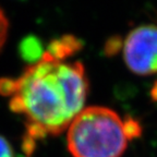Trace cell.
<instances>
[{
    "label": "cell",
    "instance_id": "6da1fadb",
    "mask_svg": "<svg viewBox=\"0 0 157 157\" xmlns=\"http://www.w3.org/2000/svg\"><path fill=\"white\" fill-rule=\"evenodd\" d=\"M88 82L83 64L46 52L15 78L0 80L10 109L23 116L33 139L63 132L85 105Z\"/></svg>",
    "mask_w": 157,
    "mask_h": 157
},
{
    "label": "cell",
    "instance_id": "7a4b0ae2",
    "mask_svg": "<svg viewBox=\"0 0 157 157\" xmlns=\"http://www.w3.org/2000/svg\"><path fill=\"white\" fill-rule=\"evenodd\" d=\"M140 133L137 121L122 119L110 108L91 106L67 129V146L72 157H121L129 140Z\"/></svg>",
    "mask_w": 157,
    "mask_h": 157
},
{
    "label": "cell",
    "instance_id": "3957f363",
    "mask_svg": "<svg viewBox=\"0 0 157 157\" xmlns=\"http://www.w3.org/2000/svg\"><path fill=\"white\" fill-rule=\"evenodd\" d=\"M127 67L139 75L157 73V26L142 25L132 29L123 44Z\"/></svg>",
    "mask_w": 157,
    "mask_h": 157
},
{
    "label": "cell",
    "instance_id": "277c9868",
    "mask_svg": "<svg viewBox=\"0 0 157 157\" xmlns=\"http://www.w3.org/2000/svg\"><path fill=\"white\" fill-rule=\"evenodd\" d=\"M8 31H9V21L5 11L0 7V50L7 40Z\"/></svg>",
    "mask_w": 157,
    "mask_h": 157
},
{
    "label": "cell",
    "instance_id": "5b68a950",
    "mask_svg": "<svg viewBox=\"0 0 157 157\" xmlns=\"http://www.w3.org/2000/svg\"><path fill=\"white\" fill-rule=\"evenodd\" d=\"M0 157H14L12 146L2 135H0Z\"/></svg>",
    "mask_w": 157,
    "mask_h": 157
}]
</instances>
